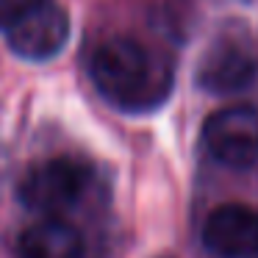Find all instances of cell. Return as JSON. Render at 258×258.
Returning <instances> with one entry per match:
<instances>
[{
    "label": "cell",
    "mask_w": 258,
    "mask_h": 258,
    "mask_svg": "<svg viewBox=\"0 0 258 258\" xmlns=\"http://www.w3.org/2000/svg\"><path fill=\"white\" fill-rule=\"evenodd\" d=\"M14 56L25 61H50L70 42V14L56 3H45L6 31Z\"/></svg>",
    "instance_id": "4"
},
{
    "label": "cell",
    "mask_w": 258,
    "mask_h": 258,
    "mask_svg": "<svg viewBox=\"0 0 258 258\" xmlns=\"http://www.w3.org/2000/svg\"><path fill=\"white\" fill-rule=\"evenodd\" d=\"M92 189V167L73 156L34 164L17 183V200L42 217H61L84 203Z\"/></svg>",
    "instance_id": "2"
},
{
    "label": "cell",
    "mask_w": 258,
    "mask_h": 258,
    "mask_svg": "<svg viewBox=\"0 0 258 258\" xmlns=\"http://www.w3.org/2000/svg\"><path fill=\"white\" fill-rule=\"evenodd\" d=\"M45 3H50V0H0V31L6 34L12 25H17L23 17H28Z\"/></svg>",
    "instance_id": "8"
},
{
    "label": "cell",
    "mask_w": 258,
    "mask_h": 258,
    "mask_svg": "<svg viewBox=\"0 0 258 258\" xmlns=\"http://www.w3.org/2000/svg\"><path fill=\"white\" fill-rule=\"evenodd\" d=\"M255 78V61L241 45L230 39L214 42L206 47L197 64V86L211 95L241 92Z\"/></svg>",
    "instance_id": "6"
},
{
    "label": "cell",
    "mask_w": 258,
    "mask_h": 258,
    "mask_svg": "<svg viewBox=\"0 0 258 258\" xmlns=\"http://www.w3.org/2000/svg\"><path fill=\"white\" fill-rule=\"evenodd\" d=\"M84 236L64 217H42L17 236V258H81Z\"/></svg>",
    "instance_id": "7"
},
{
    "label": "cell",
    "mask_w": 258,
    "mask_h": 258,
    "mask_svg": "<svg viewBox=\"0 0 258 258\" xmlns=\"http://www.w3.org/2000/svg\"><path fill=\"white\" fill-rule=\"evenodd\" d=\"M161 258H169V255H161Z\"/></svg>",
    "instance_id": "9"
},
{
    "label": "cell",
    "mask_w": 258,
    "mask_h": 258,
    "mask_svg": "<svg viewBox=\"0 0 258 258\" xmlns=\"http://www.w3.org/2000/svg\"><path fill=\"white\" fill-rule=\"evenodd\" d=\"M203 145L219 164L244 169L258 161V108L225 106L203 125Z\"/></svg>",
    "instance_id": "3"
},
{
    "label": "cell",
    "mask_w": 258,
    "mask_h": 258,
    "mask_svg": "<svg viewBox=\"0 0 258 258\" xmlns=\"http://www.w3.org/2000/svg\"><path fill=\"white\" fill-rule=\"evenodd\" d=\"M203 244L217 258L258 255V211L244 203H225L208 214Z\"/></svg>",
    "instance_id": "5"
},
{
    "label": "cell",
    "mask_w": 258,
    "mask_h": 258,
    "mask_svg": "<svg viewBox=\"0 0 258 258\" xmlns=\"http://www.w3.org/2000/svg\"><path fill=\"white\" fill-rule=\"evenodd\" d=\"M89 75L95 89L114 108L128 114L153 111L167 100L172 86V70L167 61L128 36L103 42L92 56Z\"/></svg>",
    "instance_id": "1"
}]
</instances>
